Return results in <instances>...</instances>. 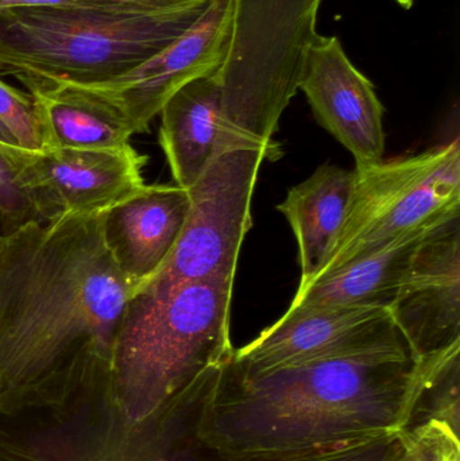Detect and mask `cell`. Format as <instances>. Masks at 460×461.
I'll return each instance as SVG.
<instances>
[{"mask_svg":"<svg viewBox=\"0 0 460 461\" xmlns=\"http://www.w3.org/2000/svg\"><path fill=\"white\" fill-rule=\"evenodd\" d=\"M42 150L119 149L134 137L126 119L107 103L75 84H30Z\"/></svg>","mask_w":460,"mask_h":461,"instance_id":"2e32d148","label":"cell"},{"mask_svg":"<svg viewBox=\"0 0 460 461\" xmlns=\"http://www.w3.org/2000/svg\"><path fill=\"white\" fill-rule=\"evenodd\" d=\"M383 351H410L388 308L285 312L235 349L232 366L239 375L254 378L305 363Z\"/></svg>","mask_w":460,"mask_h":461,"instance_id":"ba28073f","label":"cell"},{"mask_svg":"<svg viewBox=\"0 0 460 461\" xmlns=\"http://www.w3.org/2000/svg\"><path fill=\"white\" fill-rule=\"evenodd\" d=\"M354 172L345 224L320 276L460 212L458 137L416 156L383 159Z\"/></svg>","mask_w":460,"mask_h":461,"instance_id":"8992f818","label":"cell"},{"mask_svg":"<svg viewBox=\"0 0 460 461\" xmlns=\"http://www.w3.org/2000/svg\"><path fill=\"white\" fill-rule=\"evenodd\" d=\"M231 21L232 0H212L178 40L134 69L104 83L75 86L115 108L132 134L148 132L153 119L178 89L221 67Z\"/></svg>","mask_w":460,"mask_h":461,"instance_id":"30bf717a","label":"cell"},{"mask_svg":"<svg viewBox=\"0 0 460 461\" xmlns=\"http://www.w3.org/2000/svg\"><path fill=\"white\" fill-rule=\"evenodd\" d=\"M0 123L15 138L19 148L32 153L42 151L40 124L34 102L26 92L19 91L0 77Z\"/></svg>","mask_w":460,"mask_h":461,"instance_id":"ffe728a7","label":"cell"},{"mask_svg":"<svg viewBox=\"0 0 460 461\" xmlns=\"http://www.w3.org/2000/svg\"><path fill=\"white\" fill-rule=\"evenodd\" d=\"M103 213L0 232V402L56 384L108 386L137 286L105 246Z\"/></svg>","mask_w":460,"mask_h":461,"instance_id":"7a4b0ae2","label":"cell"},{"mask_svg":"<svg viewBox=\"0 0 460 461\" xmlns=\"http://www.w3.org/2000/svg\"><path fill=\"white\" fill-rule=\"evenodd\" d=\"M188 189L145 185L103 213V236L122 273L137 286L150 281L169 259L188 218Z\"/></svg>","mask_w":460,"mask_h":461,"instance_id":"4fadbf2b","label":"cell"},{"mask_svg":"<svg viewBox=\"0 0 460 461\" xmlns=\"http://www.w3.org/2000/svg\"><path fill=\"white\" fill-rule=\"evenodd\" d=\"M356 184V172L323 165L289 189L277 210L291 224L299 246L302 279L307 286L320 276L342 232Z\"/></svg>","mask_w":460,"mask_h":461,"instance_id":"9a60e30c","label":"cell"},{"mask_svg":"<svg viewBox=\"0 0 460 461\" xmlns=\"http://www.w3.org/2000/svg\"><path fill=\"white\" fill-rule=\"evenodd\" d=\"M0 153L5 154L8 158L13 159L16 165H19L21 159L26 156L30 151L23 150V149L19 148L18 143H16L15 138L10 134L7 129L0 123Z\"/></svg>","mask_w":460,"mask_h":461,"instance_id":"cb8c5ba5","label":"cell"},{"mask_svg":"<svg viewBox=\"0 0 460 461\" xmlns=\"http://www.w3.org/2000/svg\"><path fill=\"white\" fill-rule=\"evenodd\" d=\"M146 158L119 149H49L27 153L18 178L40 221L65 213H103L145 188Z\"/></svg>","mask_w":460,"mask_h":461,"instance_id":"9c48e42d","label":"cell"},{"mask_svg":"<svg viewBox=\"0 0 460 461\" xmlns=\"http://www.w3.org/2000/svg\"><path fill=\"white\" fill-rule=\"evenodd\" d=\"M189 0H0V14L14 8H96L113 11H151L176 7Z\"/></svg>","mask_w":460,"mask_h":461,"instance_id":"603a6c76","label":"cell"},{"mask_svg":"<svg viewBox=\"0 0 460 461\" xmlns=\"http://www.w3.org/2000/svg\"><path fill=\"white\" fill-rule=\"evenodd\" d=\"M300 89L316 121L353 154L356 167L383 161L385 108L339 38L319 34L308 53Z\"/></svg>","mask_w":460,"mask_h":461,"instance_id":"7c38bea8","label":"cell"},{"mask_svg":"<svg viewBox=\"0 0 460 461\" xmlns=\"http://www.w3.org/2000/svg\"><path fill=\"white\" fill-rule=\"evenodd\" d=\"M212 0L151 11L14 8L0 14V76L30 84L104 83L181 37Z\"/></svg>","mask_w":460,"mask_h":461,"instance_id":"277c9868","label":"cell"},{"mask_svg":"<svg viewBox=\"0 0 460 461\" xmlns=\"http://www.w3.org/2000/svg\"><path fill=\"white\" fill-rule=\"evenodd\" d=\"M400 436L402 461H460L458 427L447 420L429 419Z\"/></svg>","mask_w":460,"mask_h":461,"instance_id":"d6986e66","label":"cell"},{"mask_svg":"<svg viewBox=\"0 0 460 461\" xmlns=\"http://www.w3.org/2000/svg\"><path fill=\"white\" fill-rule=\"evenodd\" d=\"M38 221L37 211L19 184L18 165L0 153V232H13Z\"/></svg>","mask_w":460,"mask_h":461,"instance_id":"44dd1931","label":"cell"},{"mask_svg":"<svg viewBox=\"0 0 460 461\" xmlns=\"http://www.w3.org/2000/svg\"><path fill=\"white\" fill-rule=\"evenodd\" d=\"M159 145L176 185L189 189L218 148L221 91L213 73L178 89L162 107Z\"/></svg>","mask_w":460,"mask_h":461,"instance_id":"e0dca14e","label":"cell"},{"mask_svg":"<svg viewBox=\"0 0 460 461\" xmlns=\"http://www.w3.org/2000/svg\"><path fill=\"white\" fill-rule=\"evenodd\" d=\"M389 311L415 360L460 341V212L424 236Z\"/></svg>","mask_w":460,"mask_h":461,"instance_id":"8fae6325","label":"cell"},{"mask_svg":"<svg viewBox=\"0 0 460 461\" xmlns=\"http://www.w3.org/2000/svg\"><path fill=\"white\" fill-rule=\"evenodd\" d=\"M234 282H189L165 297L132 295L113 343L108 389L130 428L167 416L211 366L234 354Z\"/></svg>","mask_w":460,"mask_h":461,"instance_id":"3957f363","label":"cell"},{"mask_svg":"<svg viewBox=\"0 0 460 461\" xmlns=\"http://www.w3.org/2000/svg\"><path fill=\"white\" fill-rule=\"evenodd\" d=\"M437 223L407 233L373 254L299 287L286 313L338 308L391 309L416 249Z\"/></svg>","mask_w":460,"mask_h":461,"instance_id":"5bb4252c","label":"cell"},{"mask_svg":"<svg viewBox=\"0 0 460 461\" xmlns=\"http://www.w3.org/2000/svg\"><path fill=\"white\" fill-rule=\"evenodd\" d=\"M321 2L232 0L229 46L213 72L221 91L216 151L256 146L280 154L273 135L300 89Z\"/></svg>","mask_w":460,"mask_h":461,"instance_id":"5b68a950","label":"cell"},{"mask_svg":"<svg viewBox=\"0 0 460 461\" xmlns=\"http://www.w3.org/2000/svg\"><path fill=\"white\" fill-rule=\"evenodd\" d=\"M459 354V344L416 360L374 352L254 378L235 371L232 354L203 378L191 438L219 461H275L404 432Z\"/></svg>","mask_w":460,"mask_h":461,"instance_id":"6da1fadb","label":"cell"},{"mask_svg":"<svg viewBox=\"0 0 460 461\" xmlns=\"http://www.w3.org/2000/svg\"><path fill=\"white\" fill-rule=\"evenodd\" d=\"M278 157L254 146L216 151L188 189V218L169 259L134 294L165 297L189 282H235L240 247L253 226L251 200L259 169L265 159Z\"/></svg>","mask_w":460,"mask_h":461,"instance_id":"52a82bcc","label":"cell"},{"mask_svg":"<svg viewBox=\"0 0 460 461\" xmlns=\"http://www.w3.org/2000/svg\"><path fill=\"white\" fill-rule=\"evenodd\" d=\"M0 461H203L194 446L170 456L157 441L134 440L110 432L76 440L49 436L35 441L0 444Z\"/></svg>","mask_w":460,"mask_h":461,"instance_id":"ac0fdd59","label":"cell"},{"mask_svg":"<svg viewBox=\"0 0 460 461\" xmlns=\"http://www.w3.org/2000/svg\"><path fill=\"white\" fill-rule=\"evenodd\" d=\"M400 433H388L351 446L275 461H402Z\"/></svg>","mask_w":460,"mask_h":461,"instance_id":"7402d4cb","label":"cell"},{"mask_svg":"<svg viewBox=\"0 0 460 461\" xmlns=\"http://www.w3.org/2000/svg\"><path fill=\"white\" fill-rule=\"evenodd\" d=\"M396 2L408 10V8L412 7L413 2H415V0H396Z\"/></svg>","mask_w":460,"mask_h":461,"instance_id":"d4e9b609","label":"cell"}]
</instances>
